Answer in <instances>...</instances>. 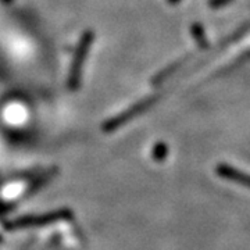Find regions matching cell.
I'll use <instances>...</instances> for the list:
<instances>
[{"mask_svg":"<svg viewBox=\"0 0 250 250\" xmlns=\"http://www.w3.org/2000/svg\"><path fill=\"white\" fill-rule=\"evenodd\" d=\"M95 39V32L93 31H85L80 38V42L75 47V52L72 56L71 67L68 71V80H67V86L70 90H77L81 85V78H82V70L85 62L88 59V53L90 50V46Z\"/></svg>","mask_w":250,"mask_h":250,"instance_id":"1","label":"cell"},{"mask_svg":"<svg viewBox=\"0 0 250 250\" xmlns=\"http://www.w3.org/2000/svg\"><path fill=\"white\" fill-rule=\"evenodd\" d=\"M72 214L70 210L65 208H60V210H54V211H49L45 214L39 215H25V217H20L13 221H9L6 224V229L9 231H18V229H27V228H38V227H46L50 224L59 223L62 220H68L71 218Z\"/></svg>","mask_w":250,"mask_h":250,"instance_id":"2","label":"cell"},{"mask_svg":"<svg viewBox=\"0 0 250 250\" xmlns=\"http://www.w3.org/2000/svg\"><path fill=\"white\" fill-rule=\"evenodd\" d=\"M154 99L156 98H147L145 99V100H141V102L135 103L134 106L126 108V110L123 111L121 114H118V116L107 120V121L103 124V126H102L103 131H104V132H113V131L118 129L120 126H123L124 124H126L129 120H132L134 117L139 116L141 113H143L149 106H152L153 103H154Z\"/></svg>","mask_w":250,"mask_h":250,"instance_id":"3","label":"cell"},{"mask_svg":"<svg viewBox=\"0 0 250 250\" xmlns=\"http://www.w3.org/2000/svg\"><path fill=\"white\" fill-rule=\"evenodd\" d=\"M193 36H195L197 41H199V43H200V45L205 46V34H203V31H202V27H200V25L193 27Z\"/></svg>","mask_w":250,"mask_h":250,"instance_id":"4","label":"cell"},{"mask_svg":"<svg viewBox=\"0 0 250 250\" xmlns=\"http://www.w3.org/2000/svg\"><path fill=\"white\" fill-rule=\"evenodd\" d=\"M229 0H211L210 1V4H211V7H221L224 4H227Z\"/></svg>","mask_w":250,"mask_h":250,"instance_id":"5","label":"cell"},{"mask_svg":"<svg viewBox=\"0 0 250 250\" xmlns=\"http://www.w3.org/2000/svg\"><path fill=\"white\" fill-rule=\"evenodd\" d=\"M168 1H170V3H178L179 0H168Z\"/></svg>","mask_w":250,"mask_h":250,"instance_id":"6","label":"cell"},{"mask_svg":"<svg viewBox=\"0 0 250 250\" xmlns=\"http://www.w3.org/2000/svg\"><path fill=\"white\" fill-rule=\"evenodd\" d=\"M3 3H7L9 4V3H11V0H3Z\"/></svg>","mask_w":250,"mask_h":250,"instance_id":"7","label":"cell"}]
</instances>
